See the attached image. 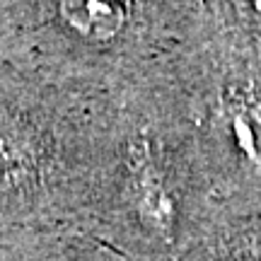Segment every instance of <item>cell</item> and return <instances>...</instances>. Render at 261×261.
<instances>
[{"instance_id": "3957f363", "label": "cell", "mask_w": 261, "mask_h": 261, "mask_svg": "<svg viewBox=\"0 0 261 261\" xmlns=\"http://www.w3.org/2000/svg\"><path fill=\"white\" fill-rule=\"evenodd\" d=\"M138 181H140L138 208L143 213V218H148L155 230L169 232V225H172V201L162 191V187H160V181L155 179L152 172H143Z\"/></svg>"}, {"instance_id": "7a4b0ae2", "label": "cell", "mask_w": 261, "mask_h": 261, "mask_svg": "<svg viewBox=\"0 0 261 261\" xmlns=\"http://www.w3.org/2000/svg\"><path fill=\"white\" fill-rule=\"evenodd\" d=\"M32 167V152L22 130L10 116L0 112V181L24 177Z\"/></svg>"}, {"instance_id": "6da1fadb", "label": "cell", "mask_w": 261, "mask_h": 261, "mask_svg": "<svg viewBox=\"0 0 261 261\" xmlns=\"http://www.w3.org/2000/svg\"><path fill=\"white\" fill-rule=\"evenodd\" d=\"M61 15L80 37L104 41L126 24V0H61Z\"/></svg>"}]
</instances>
